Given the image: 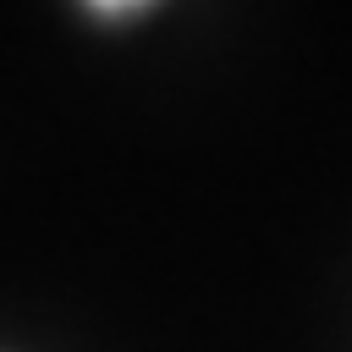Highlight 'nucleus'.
<instances>
[{
	"label": "nucleus",
	"instance_id": "nucleus-1",
	"mask_svg": "<svg viewBox=\"0 0 352 352\" xmlns=\"http://www.w3.org/2000/svg\"><path fill=\"white\" fill-rule=\"evenodd\" d=\"M94 16H143L148 6H138V0H126V6H88Z\"/></svg>",
	"mask_w": 352,
	"mask_h": 352
}]
</instances>
